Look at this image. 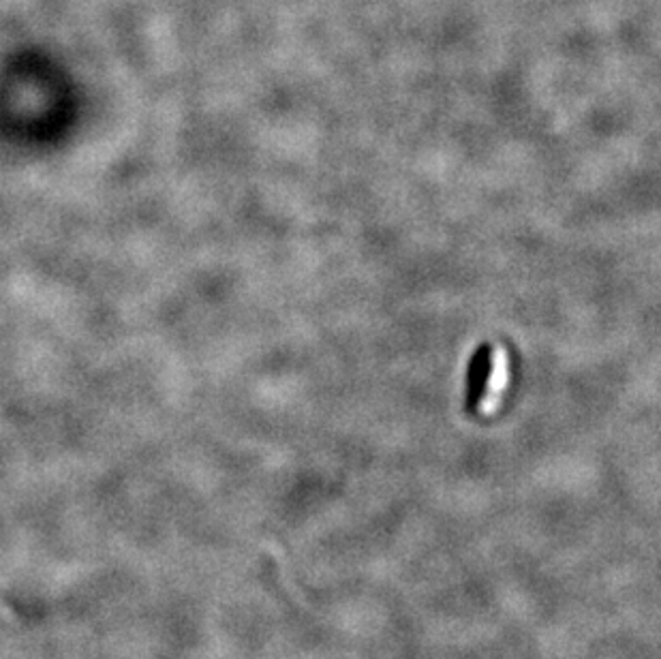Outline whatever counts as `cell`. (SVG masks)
<instances>
[{
	"mask_svg": "<svg viewBox=\"0 0 661 659\" xmlns=\"http://www.w3.org/2000/svg\"><path fill=\"white\" fill-rule=\"evenodd\" d=\"M507 385H509V353L505 351V347L499 345L490 353V370H488L484 394L477 403V411L484 416L494 414L501 407Z\"/></svg>",
	"mask_w": 661,
	"mask_h": 659,
	"instance_id": "1",
	"label": "cell"
}]
</instances>
